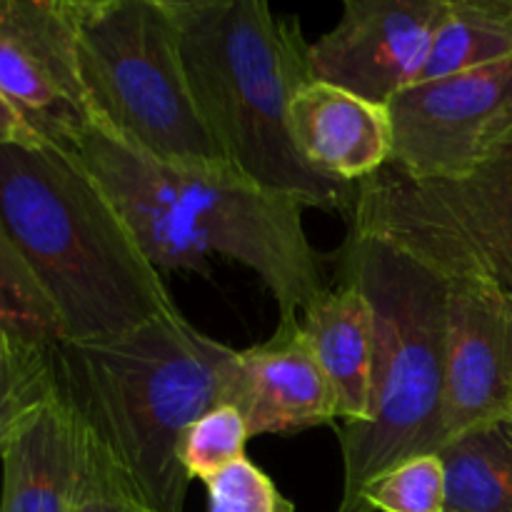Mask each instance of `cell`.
Instances as JSON below:
<instances>
[{"instance_id": "18", "label": "cell", "mask_w": 512, "mask_h": 512, "mask_svg": "<svg viewBox=\"0 0 512 512\" xmlns=\"http://www.w3.org/2000/svg\"><path fill=\"white\" fill-rule=\"evenodd\" d=\"M55 398L53 345L0 330V453L20 425Z\"/></svg>"}, {"instance_id": "14", "label": "cell", "mask_w": 512, "mask_h": 512, "mask_svg": "<svg viewBox=\"0 0 512 512\" xmlns=\"http://www.w3.org/2000/svg\"><path fill=\"white\" fill-rule=\"evenodd\" d=\"M290 135L308 168L348 185L373 178L393 158L388 105L315 78L290 103Z\"/></svg>"}, {"instance_id": "11", "label": "cell", "mask_w": 512, "mask_h": 512, "mask_svg": "<svg viewBox=\"0 0 512 512\" xmlns=\"http://www.w3.org/2000/svg\"><path fill=\"white\" fill-rule=\"evenodd\" d=\"M512 418V305L475 283H448L438 450L478 425Z\"/></svg>"}, {"instance_id": "3", "label": "cell", "mask_w": 512, "mask_h": 512, "mask_svg": "<svg viewBox=\"0 0 512 512\" xmlns=\"http://www.w3.org/2000/svg\"><path fill=\"white\" fill-rule=\"evenodd\" d=\"M0 225L53 303L68 343L113 338L180 310L113 200L70 150L0 148Z\"/></svg>"}, {"instance_id": "22", "label": "cell", "mask_w": 512, "mask_h": 512, "mask_svg": "<svg viewBox=\"0 0 512 512\" xmlns=\"http://www.w3.org/2000/svg\"><path fill=\"white\" fill-rule=\"evenodd\" d=\"M208 490V512H295L263 468L243 458L203 480Z\"/></svg>"}, {"instance_id": "13", "label": "cell", "mask_w": 512, "mask_h": 512, "mask_svg": "<svg viewBox=\"0 0 512 512\" xmlns=\"http://www.w3.org/2000/svg\"><path fill=\"white\" fill-rule=\"evenodd\" d=\"M233 405L248 420L250 438L338 428L328 378L298 323H278L265 343L240 350Z\"/></svg>"}, {"instance_id": "9", "label": "cell", "mask_w": 512, "mask_h": 512, "mask_svg": "<svg viewBox=\"0 0 512 512\" xmlns=\"http://www.w3.org/2000/svg\"><path fill=\"white\" fill-rule=\"evenodd\" d=\"M0 98L40 143L70 153L98 128L78 65L73 0H0Z\"/></svg>"}, {"instance_id": "6", "label": "cell", "mask_w": 512, "mask_h": 512, "mask_svg": "<svg viewBox=\"0 0 512 512\" xmlns=\"http://www.w3.org/2000/svg\"><path fill=\"white\" fill-rule=\"evenodd\" d=\"M73 20L98 128L163 163L228 165L195 105L168 0H73Z\"/></svg>"}, {"instance_id": "8", "label": "cell", "mask_w": 512, "mask_h": 512, "mask_svg": "<svg viewBox=\"0 0 512 512\" xmlns=\"http://www.w3.org/2000/svg\"><path fill=\"white\" fill-rule=\"evenodd\" d=\"M388 113L395 170L415 180L460 178L512 133V55L413 85Z\"/></svg>"}, {"instance_id": "15", "label": "cell", "mask_w": 512, "mask_h": 512, "mask_svg": "<svg viewBox=\"0 0 512 512\" xmlns=\"http://www.w3.org/2000/svg\"><path fill=\"white\" fill-rule=\"evenodd\" d=\"M300 328L328 378L340 423L370 418L375 375V318L355 280L340 275L303 310Z\"/></svg>"}, {"instance_id": "20", "label": "cell", "mask_w": 512, "mask_h": 512, "mask_svg": "<svg viewBox=\"0 0 512 512\" xmlns=\"http://www.w3.org/2000/svg\"><path fill=\"white\" fill-rule=\"evenodd\" d=\"M360 512H445V468L438 455H418L370 480Z\"/></svg>"}, {"instance_id": "16", "label": "cell", "mask_w": 512, "mask_h": 512, "mask_svg": "<svg viewBox=\"0 0 512 512\" xmlns=\"http://www.w3.org/2000/svg\"><path fill=\"white\" fill-rule=\"evenodd\" d=\"M445 512H512V418L478 425L438 450Z\"/></svg>"}, {"instance_id": "1", "label": "cell", "mask_w": 512, "mask_h": 512, "mask_svg": "<svg viewBox=\"0 0 512 512\" xmlns=\"http://www.w3.org/2000/svg\"><path fill=\"white\" fill-rule=\"evenodd\" d=\"M53 368L58 395L120 485L153 512H183L190 475L180 440L205 413L233 405L240 350L178 310L113 338L63 340L53 345Z\"/></svg>"}, {"instance_id": "23", "label": "cell", "mask_w": 512, "mask_h": 512, "mask_svg": "<svg viewBox=\"0 0 512 512\" xmlns=\"http://www.w3.org/2000/svg\"><path fill=\"white\" fill-rule=\"evenodd\" d=\"M73 512H153L133 498L123 485L103 480L75 503Z\"/></svg>"}, {"instance_id": "7", "label": "cell", "mask_w": 512, "mask_h": 512, "mask_svg": "<svg viewBox=\"0 0 512 512\" xmlns=\"http://www.w3.org/2000/svg\"><path fill=\"white\" fill-rule=\"evenodd\" d=\"M353 238L408 255L445 283H475L512 305V133L470 173L415 180L385 165L355 185Z\"/></svg>"}, {"instance_id": "17", "label": "cell", "mask_w": 512, "mask_h": 512, "mask_svg": "<svg viewBox=\"0 0 512 512\" xmlns=\"http://www.w3.org/2000/svg\"><path fill=\"white\" fill-rule=\"evenodd\" d=\"M512 55V0H448L418 83L468 73Z\"/></svg>"}, {"instance_id": "4", "label": "cell", "mask_w": 512, "mask_h": 512, "mask_svg": "<svg viewBox=\"0 0 512 512\" xmlns=\"http://www.w3.org/2000/svg\"><path fill=\"white\" fill-rule=\"evenodd\" d=\"M195 105L228 165L305 208L348 215L355 185L305 165L290 103L310 75L300 23L265 0H168Z\"/></svg>"}, {"instance_id": "24", "label": "cell", "mask_w": 512, "mask_h": 512, "mask_svg": "<svg viewBox=\"0 0 512 512\" xmlns=\"http://www.w3.org/2000/svg\"><path fill=\"white\" fill-rule=\"evenodd\" d=\"M13 143H40V140L25 128L23 120L15 115V110L0 98V148Z\"/></svg>"}, {"instance_id": "10", "label": "cell", "mask_w": 512, "mask_h": 512, "mask_svg": "<svg viewBox=\"0 0 512 512\" xmlns=\"http://www.w3.org/2000/svg\"><path fill=\"white\" fill-rule=\"evenodd\" d=\"M448 0H345L308 45L310 75L378 105L418 85Z\"/></svg>"}, {"instance_id": "2", "label": "cell", "mask_w": 512, "mask_h": 512, "mask_svg": "<svg viewBox=\"0 0 512 512\" xmlns=\"http://www.w3.org/2000/svg\"><path fill=\"white\" fill-rule=\"evenodd\" d=\"M75 155L160 273H205L210 255H223L258 275L278 303L280 323H298V313L328 288L300 200L263 188L230 165L163 163L103 128L90 130Z\"/></svg>"}, {"instance_id": "12", "label": "cell", "mask_w": 512, "mask_h": 512, "mask_svg": "<svg viewBox=\"0 0 512 512\" xmlns=\"http://www.w3.org/2000/svg\"><path fill=\"white\" fill-rule=\"evenodd\" d=\"M0 512H73L103 480L120 485L63 398L30 415L0 453Z\"/></svg>"}, {"instance_id": "19", "label": "cell", "mask_w": 512, "mask_h": 512, "mask_svg": "<svg viewBox=\"0 0 512 512\" xmlns=\"http://www.w3.org/2000/svg\"><path fill=\"white\" fill-rule=\"evenodd\" d=\"M0 330L40 345L65 340L63 323L30 265L0 225Z\"/></svg>"}, {"instance_id": "5", "label": "cell", "mask_w": 512, "mask_h": 512, "mask_svg": "<svg viewBox=\"0 0 512 512\" xmlns=\"http://www.w3.org/2000/svg\"><path fill=\"white\" fill-rule=\"evenodd\" d=\"M340 260V275L360 285L375 318L370 418L338 428L343 498L335 512H360L370 480L408 458L438 453L448 283L408 255L353 235Z\"/></svg>"}, {"instance_id": "21", "label": "cell", "mask_w": 512, "mask_h": 512, "mask_svg": "<svg viewBox=\"0 0 512 512\" xmlns=\"http://www.w3.org/2000/svg\"><path fill=\"white\" fill-rule=\"evenodd\" d=\"M250 440L248 420L235 405L225 403L195 420L180 440L178 458L190 480H208L245 458Z\"/></svg>"}]
</instances>
